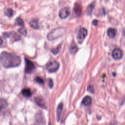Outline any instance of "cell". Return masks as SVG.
<instances>
[{"mask_svg":"<svg viewBox=\"0 0 125 125\" xmlns=\"http://www.w3.org/2000/svg\"><path fill=\"white\" fill-rule=\"evenodd\" d=\"M0 60L1 65L6 68L18 66L21 62L20 58L17 55L5 51L0 54Z\"/></svg>","mask_w":125,"mask_h":125,"instance_id":"obj_1","label":"cell"},{"mask_svg":"<svg viewBox=\"0 0 125 125\" xmlns=\"http://www.w3.org/2000/svg\"><path fill=\"white\" fill-rule=\"evenodd\" d=\"M65 32V29L64 28L58 27L49 32L47 35V38L49 40H53L62 35Z\"/></svg>","mask_w":125,"mask_h":125,"instance_id":"obj_2","label":"cell"},{"mask_svg":"<svg viewBox=\"0 0 125 125\" xmlns=\"http://www.w3.org/2000/svg\"><path fill=\"white\" fill-rule=\"evenodd\" d=\"M59 67V63L56 61H52L46 64L47 70L50 72L56 71Z\"/></svg>","mask_w":125,"mask_h":125,"instance_id":"obj_3","label":"cell"},{"mask_svg":"<svg viewBox=\"0 0 125 125\" xmlns=\"http://www.w3.org/2000/svg\"><path fill=\"white\" fill-rule=\"evenodd\" d=\"M25 64L24 71L26 73H31L35 68V66L33 62L28 59H25Z\"/></svg>","mask_w":125,"mask_h":125,"instance_id":"obj_4","label":"cell"},{"mask_svg":"<svg viewBox=\"0 0 125 125\" xmlns=\"http://www.w3.org/2000/svg\"><path fill=\"white\" fill-rule=\"evenodd\" d=\"M87 31L85 28L82 27L79 29L78 33V35L77 36L78 42L79 43H81L83 42L84 39L85 38L87 35Z\"/></svg>","mask_w":125,"mask_h":125,"instance_id":"obj_5","label":"cell"},{"mask_svg":"<svg viewBox=\"0 0 125 125\" xmlns=\"http://www.w3.org/2000/svg\"><path fill=\"white\" fill-rule=\"evenodd\" d=\"M34 100L36 104L38 105L39 106H40L42 108H45V109L46 108V104L45 101L42 97L40 96H37L35 97Z\"/></svg>","mask_w":125,"mask_h":125,"instance_id":"obj_6","label":"cell"},{"mask_svg":"<svg viewBox=\"0 0 125 125\" xmlns=\"http://www.w3.org/2000/svg\"><path fill=\"white\" fill-rule=\"evenodd\" d=\"M70 14V10L68 7H64L61 8L59 12V16L61 19H65Z\"/></svg>","mask_w":125,"mask_h":125,"instance_id":"obj_7","label":"cell"},{"mask_svg":"<svg viewBox=\"0 0 125 125\" xmlns=\"http://www.w3.org/2000/svg\"><path fill=\"white\" fill-rule=\"evenodd\" d=\"M112 56L115 60H119L121 59L123 56L122 50L118 48H115L112 52Z\"/></svg>","mask_w":125,"mask_h":125,"instance_id":"obj_8","label":"cell"},{"mask_svg":"<svg viewBox=\"0 0 125 125\" xmlns=\"http://www.w3.org/2000/svg\"><path fill=\"white\" fill-rule=\"evenodd\" d=\"M73 11L75 15L77 16L80 15L82 12V7L79 3H76L75 4L73 8Z\"/></svg>","mask_w":125,"mask_h":125,"instance_id":"obj_9","label":"cell"},{"mask_svg":"<svg viewBox=\"0 0 125 125\" xmlns=\"http://www.w3.org/2000/svg\"><path fill=\"white\" fill-rule=\"evenodd\" d=\"M70 52L72 54H75L78 50V47L75 42H73L70 46Z\"/></svg>","mask_w":125,"mask_h":125,"instance_id":"obj_10","label":"cell"},{"mask_svg":"<svg viewBox=\"0 0 125 125\" xmlns=\"http://www.w3.org/2000/svg\"><path fill=\"white\" fill-rule=\"evenodd\" d=\"M92 102L91 98L89 96H85L83 100H82V104L85 105H89L91 104Z\"/></svg>","mask_w":125,"mask_h":125,"instance_id":"obj_11","label":"cell"},{"mask_svg":"<svg viewBox=\"0 0 125 125\" xmlns=\"http://www.w3.org/2000/svg\"><path fill=\"white\" fill-rule=\"evenodd\" d=\"M62 109H63V104L62 103H61L58 105L57 109V117L58 120H59L60 118V116H61L62 112Z\"/></svg>","mask_w":125,"mask_h":125,"instance_id":"obj_12","label":"cell"},{"mask_svg":"<svg viewBox=\"0 0 125 125\" xmlns=\"http://www.w3.org/2000/svg\"><path fill=\"white\" fill-rule=\"evenodd\" d=\"M29 25L32 28L35 29H37L39 28V24H38V21L37 19H33L31 20L29 22Z\"/></svg>","mask_w":125,"mask_h":125,"instance_id":"obj_13","label":"cell"},{"mask_svg":"<svg viewBox=\"0 0 125 125\" xmlns=\"http://www.w3.org/2000/svg\"><path fill=\"white\" fill-rule=\"evenodd\" d=\"M21 94L25 97H29L31 95V92L29 88H23L21 90Z\"/></svg>","mask_w":125,"mask_h":125,"instance_id":"obj_14","label":"cell"},{"mask_svg":"<svg viewBox=\"0 0 125 125\" xmlns=\"http://www.w3.org/2000/svg\"><path fill=\"white\" fill-rule=\"evenodd\" d=\"M107 34L110 38H113L116 34V30L113 28H109L107 29Z\"/></svg>","mask_w":125,"mask_h":125,"instance_id":"obj_15","label":"cell"},{"mask_svg":"<svg viewBox=\"0 0 125 125\" xmlns=\"http://www.w3.org/2000/svg\"><path fill=\"white\" fill-rule=\"evenodd\" d=\"M4 13L5 15L10 17H12L13 15V10L10 8H7L5 9L4 11Z\"/></svg>","mask_w":125,"mask_h":125,"instance_id":"obj_16","label":"cell"},{"mask_svg":"<svg viewBox=\"0 0 125 125\" xmlns=\"http://www.w3.org/2000/svg\"><path fill=\"white\" fill-rule=\"evenodd\" d=\"M94 4L93 3H91L87 7V9H86V14L87 15H90L91 14V13H92V11L93 10V9L94 8Z\"/></svg>","mask_w":125,"mask_h":125,"instance_id":"obj_17","label":"cell"},{"mask_svg":"<svg viewBox=\"0 0 125 125\" xmlns=\"http://www.w3.org/2000/svg\"><path fill=\"white\" fill-rule=\"evenodd\" d=\"M7 105H8V104L7 103V102L3 99H1L0 100V108H1V110L6 108L7 106Z\"/></svg>","mask_w":125,"mask_h":125,"instance_id":"obj_18","label":"cell"},{"mask_svg":"<svg viewBox=\"0 0 125 125\" xmlns=\"http://www.w3.org/2000/svg\"><path fill=\"white\" fill-rule=\"evenodd\" d=\"M18 32L21 34V35H23V36H26V34H27V32H26V30L25 29V28H24V27H21L20 28H19L18 30Z\"/></svg>","mask_w":125,"mask_h":125,"instance_id":"obj_19","label":"cell"},{"mask_svg":"<svg viewBox=\"0 0 125 125\" xmlns=\"http://www.w3.org/2000/svg\"><path fill=\"white\" fill-rule=\"evenodd\" d=\"M16 21L17 23L21 26H23L24 25V22L22 20L20 17H18L16 19Z\"/></svg>","mask_w":125,"mask_h":125,"instance_id":"obj_20","label":"cell"},{"mask_svg":"<svg viewBox=\"0 0 125 125\" xmlns=\"http://www.w3.org/2000/svg\"><path fill=\"white\" fill-rule=\"evenodd\" d=\"M35 80L36 82H37L38 83H40V84H42L43 83V79L40 77H36L35 79Z\"/></svg>","mask_w":125,"mask_h":125,"instance_id":"obj_21","label":"cell"},{"mask_svg":"<svg viewBox=\"0 0 125 125\" xmlns=\"http://www.w3.org/2000/svg\"><path fill=\"white\" fill-rule=\"evenodd\" d=\"M47 83H48V86L50 87V88H52L53 86V81L52 80L49 78L47 79Z\"/></svg>","mask_w":125,"mask_h":125,"instance_id":"obj_22","label":"cell"},{"mask_svg":"<svg viewBox=\"0 0 125 125\" xmlns=\"http://www.w3.org/2000/svg\"><path fill=\"white\" fill-rule=\"evenodd\" d=\"M87 91H88L89 92H90V93H93L94 92V88H93V86L91 85H89L87 86Z\"/></svg>","mask_w":125,"mask_h":125,"instance_id":"obj_23","label":"cell"},{"mask_svg":"<svg viewBox=\"0 0 125 125\" xmlns=\"http://www.w3.org/2000/svg\"><path fill=\"white\" fill-rule=\"evenodd\" d=\"M60 48H61L60 46H58V47H57L55 48L52 49L51 50L52 53H53L54 54H57L59 52Z\"/></svg>","mask_w":125,"mask_h":125,"instance_id":"obj_24","label":"cell"},{"mask_svg":"<svg viewBox=\"0 0 125 125\" xmlns=\"http://www.w3.org/2000/svg\"><path fill=\"white\" fill-rule=\"evenodd\" d=\"M98 21L97 20H94L92 21V24L94 25H96L98 24Z\"/></svg>","mask_w":125,"mask_h":125,"instance_id":"obj_25","label":"cell"},{"mask_svg":"<svg viewBox=\"0 0 125 125\" xmlns=\"http://www.w3.org/2000/svg\"><path fill=\"white\" fill-rule=\"evenodd\" d=\"M2 39H0V44H2Z\"/></svg>","mask_w":125,"mask_h":125,"instance_id":"obj_26","label":"cell"},{"mask_svg":"<svg viewBox=\"0 0 125 125\" xmlns=\"http://www.w3.org/2000/svg\"><path fill=\"white\" fill-rule=\"evenodd\" d=\"M110 125H116V124H111Z\"/></svg>","mask_w":125,"mask_h":125,"instance_id":"obj_27","label":"cell"},{"mask_svg":"<svg viewBox=\"0 0 125 125\" xmlns=\"http://www.w3.org/2000/svg\"><path fill=\"white\" fill-rule=\"evenodd\" d=\"M49 125H51V124H50H50H49Z\"/></svg>","mask_w":125,"mask_h":125,"instance_id":"obj_28","label":"cell"},{"mask_svg":"<svg viewBox=\"0 0 125 125\" xmlns=\"http://www.w3.org/2000/svg\"><path fill=\"white\" fill-rule=\"evenodd\" d=\"M124 35H125V33H124Z\"/></svg>","mask_w":125,"mask_h":125,"instance_id":"obj_29","label":"cell"}]
</instances>
